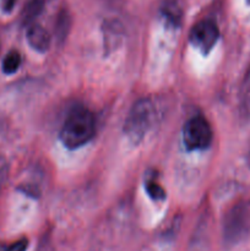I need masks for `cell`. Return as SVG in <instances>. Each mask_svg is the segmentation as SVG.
Returning a JSON list of instances; mask_svg holds the SVG:
<instances>
[{"label": "cell", "mask_w": 250, "mask_h": 251, "mask_svg": "<svg viewBox=\"0 0 250 251\" xmlns=\"http://www.w3.org/2000/svg\"><path fill=\"white\" fill-rule=\"evenodd\" d=\"M96 134L95 115L82 107L74 108L60 130V141L65 147L76 150L88 144Z\"/></svg>", "instance_id": "6da1fadb"}, {"label": "cell", "mask_w": 250, "mask_h": 251, "mask_svg": "<svg viewBox=\"0 0 250 251\" xmlns=\"http://www.w3.org/2000/svg\"><path fill=\"white\" fill-rule=\"evenodd\" d=\"M156 118V108L149 98H141L132 105L124 124V132L132 144L142 141Z\"/></svg>", "instance_id": "7a4b0ae2"}, {"label": "cell", "mask_w": 250, "mask_h": 251, "mask_svg": "<svg viewBox=\"0 0 250 251\" xmlns=\"http://www.w3.org/2000/svg\"><path fill=\"white\" fill-rule=\"evenodd\" d=\"M250 234V201H240L228 210L223 220L225 242H240Z\"/></svg>", "instance_id": "3957f363"}, {"label": "cell", "mask_w": 250, "mask_h": 251, "mask_svg": "<svg viewBox=\"0 0 250 251\" xmlns=\"http://www.w3.org/2000/svg\"><path fill=\"white\" fill-rule=\"evenodd\" d=\"M212 129L203 117H194L183 127V144L188 151L206 150L212 144Z\"/></svg>", "instance_id": "277c9868"}, {"label": "cell", "mask_w": 250, "mask_h": 251, "mask_svg": "<svg viewBox=\"0 0 250 251\" xmlns=\"http://www.w3.org/2000/svg\"><path fill=\"white\" fill-rule=\"evenodd\" d=\"M220 38V29L212 20H202L199 21L191 28L189 34V41L195 48L201 51V54L207 55Z\"/></svg>", "instance_id": "5b68a950"}, {"label": "cell", "mask_w": 250, "mask_h": 251, "mask_svg": "<svg viewBox=\"0 0 250 251\" xmlns=\"http://www.w3.org/2000/svg\"><path fill=\"white\" fill-rule=\"evenodd\" d=\"M26 38L28 42L29 47L39 53H44L50 47V36L47 32L42 25L31 24L28 25V28L26 32Z\"/></svg>", "instance_id": "8992f818"}, {"label": "cell", "mask_w": 250, "mask_h": 251, "mask_svg": "<svg viewBox=\"0 0 250 251\" xmlns=\"http://www.w3.org/2000/svg\"><path fill=\"white\" fill-rule=\"evenodd\" d=\"M22 63V58L21 54L19 53L17 50H11L5 55L4 60H2V71L6 75H12V74L16 73L17 70L20 69Z\"/></svg>", "instance_id": "52a82bcc"}, {"label": "cell", "mask_w": 250, "mask_h": 251, "mask_svg": "<svg viewBox=\"0 0 250 251\" xmlns=\"http://www.w3.org/2000/svg\"><path fill=\"white\" fill-rule=\"evenodd\" d=\"M163 16L166 17L167 21L171 22L172 25L176 26L181 20V9L176 0H168L163 6Z\"/></svg>", "instance_id": "ba28073f"}, {"label": "cell", "mask_w": 250, "mask_h": 251, "mask_svg": "<svg viewBox=\"0 0 250 251\" xmlns=\"http://www.w3.org/2000/svg\"><path fill=\"white\" fill-rule=\"evenodd\" d=\"M44 7V0H31L26 5L24 11V22L27 25L33 24V20L38 16Z\"/></svg>", "instance_id": "9c48e42d"}, {"label": "cell", "mask_w": 250, "mask_h": 251, "mask_svg": "<svg viewBox=\"0 0 250 251\" xmlns=\"http://www.w3.org/2000/svg\"><path fill=\"white\" fill-rule=\"evenodd\" d=\"M145 189H146V193L149 194V196L152 200L163 201L164 199H166V191H164L163 188H162L156 180H153V179L147 180L146 183H145Z\"/></svg>", "instance_id": "30bf717a"}, {"label": "cell", "mask_w": 250, "mask_h": 251, "mask_svg": "<svg viewBox=\"0 0 250 251\" xmlns=\"http://www.w3.org/2000/svg\"><path fill=\"white\" fill-rule=\"evenodd\" d=\"M27 248H28V240L26 238H22L10 244L0 243V251H26Z\"/></svg>", "instance_id": "8fae6325"}, {"label": "cell", "mask_w": 250, "mask_h": 251, "mask_svg": "<svg viewBox=\"0 0 250 251\" xmlns=\"http://www.w3.org/2000/svg\"><path fill=\"white\" fill-rule=\"evenodd\" d=\"M16 1L17 0H0V7H1L2 11L7 14V12L12 11Z\"/></svg>", "instance_id": "7c38bea8"}, {"label": "cell", "mask_w": 250, "mask_h": 251, "mask_svg": "<svg viewBox=\"0 0 250 251\" xmlns=\"http://www.w3.org/2000/svg\"><path fill=\"white\" fill-rule=\"evenodd\" d=\"M68 17L66 16H64V17H60V19H59V24H58V32L59 33L61 34V36H64V34H65V32H66V24H68Z\"/></svg>", "instance_id": "4fadbf2b"}, {"label": "cell", "mask_w": 250, "mask_h": 251, "mask_svg": "<svg viewBox=\"0 0 250 251\" xmlns=\"http://www.w3.org/2000/svg\"><path fill=\"white\" fill-rule=\"evenodd\" d=\"M247 2H248V4H249V5H250V0H247Z\"/></svg>", "instance_id": "5bb4252c"}]
</instances>
